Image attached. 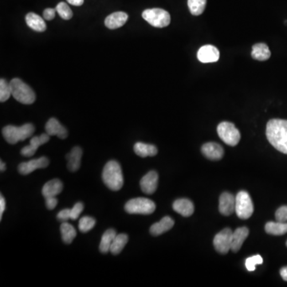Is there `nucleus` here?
<instances>
[{"label":"nucleus","instance_id":"2f4dec72","mask_svg":"<svg viewBox=\"0 0 287 287\" xmlns=\"http://www.w3.org/2000/svg\"><path fill=\"white\" fill-rule=\"evenodd\" d=\"M12 95L11 85L5 79L0 80V101L4 102L10 98Z\"/></svg>","mask_w":287,"mask_h":287},{"label":"nucleus","instance_id":"e433bc0d","mask_svg":"<svg viewBox=\"0 0 287 287\" xmlns=\"http://www.w3.org/2000/svg\"><path fill=\"white\" fill-rule=\"evenodd\" d=\"M57 219L61 222H67L70 219V209H63L57 215Z\"/></svg>","mask_w":287,"mask_h":287},{"label":"nucleus","instance_id":"4be33fe9","mask_svg":"<svg viewBox=\"0 0 287 287\" xmlns=\"http://www.w3.org/2000/svg\"><path fill=\"white\" fill-rule=\"evenodd\" d=\"M173 226L174 220L169 216H165L159 222L156 223L150 227V233L154 236H160L173 228Z\"/></svg>","mask_w":287,"mask_h":287},{"label":"nucleus","instance_id":"c03bdc74","mask_svg":"<svg viewBox=\"0 0 287 287\" xmlns=\"http://www.w3.org/2000/svg\"></svg>","mask_w":287,"mask_h":287},{"label":"nucleus","instance_id":"dca6fc26","mask_svg":"<svg viewBox=\"0 0 287 287\" xmlns=\"http://www.w3.org/2000/svg\"><path fill=\"white\" fill-rule=\"evenodd\" d=\"M46 131L49 136H57L60 139H65L68 136L67 129L54 117L48 121L46 125Z\"/></svg>","mask_w":287,"mask_h":287},{"label":"nucleus","instance_id":"6e6552de","mask_svg":"<svg viewBox=\"0 0 287 287\" xmlns=\"http://www.w3.org/2000/svg\"><path fill=\"white\" fill-rule=\"evenodd\" d=\"M236 212L242 220H247L254 212V205L249 194L241 191L236 196Z\"/></svg>","mask_w":287,"mask_h":287},{"label":"nucleus","instance_id":"f8f14e48","mask_svg":"<svg viewBox=\"0 0 287 287\" xmlns=\"http://www.w3.org/2000/svg\"><path fill=\"white\" fill-rule=\"evenodd\" d=\"M197 58L203 63H215L220 59V51L214 46H204L199 49Z\"/></svg>","mask_w":287,"mask_h":287},{"label":"nucleus","instance_id":"f03ea898","mask_svg":"<svg viewBox=\"0 0 287 287\" xmlns=\"http://www.w3.org/2000/svg\"><path fill=\"white\" fill-rule=\"evenodd\" d=\"M102 179L104 184L112 190L119 191L123 187L124 177L121 165L115 160H110L104 167L102 173Z\"/></svg>","mask_w":287,"mask_h":287},{"label":"nucleus","instance_id":"ea45409f","mask_svg":"<svg viewBox=\"0 0 287 287\" xmlns=\"http://www.w3.org/2000/svg\"><path fill=\"white\" fill-rule=\"evenodd\" d=\"M5 207H6L5 199L2 195H1L0 196V220H2V214L4 212Z\"/></svg>","mask_w":287,"mask_h":287},{"label":"nucleus","instance_id":"bb28decb","mask_svg":"<svg viewBox=\"0 0 287 287\" xmlns=\"http://www.w3.org/2000/svg\"><path fill=\"white\" fill-rule=\"evenodd\" d=\"M267 233L273 236H283L287 233V223L268 222L265 226Z\"/></svg>","mask_w":287,"mask_h":287},{"label":"nucleus","instance_id":"9d476101","mask_svg":"<svg viewBox=\"0 0 287 287\" xmlns=\"http://www.w3.org/2000/svg\"><path fill=\"white\" fill-rule=\"evenodd\" d=\"M49 165V159L46 157L38 159H32L28 162L21 163L18 167V170L22 175H28L38 168H45Z\"/></svg>","mask_w":287,"mask_h":287},{"label":"nucleus","instance_id":"7ed1b4c3","mask_svg":"<svg viewBox=\"0 0 287 287\" xmlns=\"http://www.w3.org/2000/svg\"><path fill=\"white\" fill-rule=\"evenodd\" d=\"M35 130L32 124H25L20 127L7 126L2 128V135L7 143L15 144L32 137Z\"/></svg>","mask_w":287,"mask_h":287},{"label":"nucleus","instance_id":"f257e3e1","mask_svg":"<svg viewBox=\"0 0 287 287\" xmlns=\"http://www.w3.org/2000/svg\"><path fill=\"white\" fill-rule=\"evenodd\" d=\"M267 137L272 146L287 154V120L272 119L267 125Z\"/></svg>","mask_w":287,"mask_h":287},{"label":"nucleus","instance_id":"ddd939ff","mask_svg":"<svg viewBox=\"0 0 287 287\" xmlns=\"http://www.w3.org/2000/svg\"><path fill=\"white\" fill-rule=\"evenodd\" d=\"M49 135L48 133H43L38 137H32L29 145L25 146L24 148L21 150V154L23 157H32L37 152L38 147L49 142Z\"/></svg>","mask_w":287,"mask_h":287},{"label":"nucleus","instance_id":"4c0bfd02","mask_svg":"<svg viewBox=\"0 0 287 287\" xmlns=\"http://www.w3.org/2000/svg\"><path fill=\"white\" fill-rule=\"evenodd\" d=\"M56 12V8L55 9H54V8H47L43 12V18L46 20L51 21L55 17Z\"/></svg>","mask_w":287,"mask_h":287},{"label":"nucleus","instance_id":"a878e982","mask_svg":"<svg viewBox=\"0 0 287 287\" xmlns=\"http://www.w3.org/2000/svg\"><path fill=\"white\" fill-rule=\"evenodd\" d=\"M117 235V232L113 229H109L103 234L99 246V249L101 253L107 254L110 252V247Z\"/></svg>","mask_w":287,"mask_h":287},{"label":"nucleus","instance_id":"b1692460","mask_svg":"<svg viewBox=\"0 0 287 287\" xmlns=\"http://www.w3.org/2000/svg\"><path fill=\"white\" fill-rule=\"evenodd\" d=\"M133 149L135 153L141 157H154L158 153L155 145L142 143V142H137L135 144Z\"/></svg>","mask_w":287,"mask_h":287},{"label":"nucleus","instance_id":"f704fd0d","mask_svg":"<svg viewBox=\"0 0 287 287\" xmlns=\"http://www.w3.org/2000/svg\"><path fill=\"white\" fill-rule=\"evenodd\" d=\"M84 205L82 203H77L73 208L70 209V220H76L79 219L81 212L83 211Z\"/></svg>","mask_w":287,"mask_h":287},{"label":"nucleus","instance_id":"6ab92c4d","mask_svg":"<svg viewBox=\"0 0 287 287\" xmlns=\"http://www.w3.org/2000/svg\"><path fill=\"white\" fill-rule=\"evenodd\" d=\"M82 157V149L77 146L72 148L65 158L68 160L67 168L71 172H76L81 166V159Z\"/></svg>","mask_w":287,"mask_h":287},{"label":"nucleus","instance_id":"a211bd4d","mask_svg":"<svg viewBox=\"0 0 287 287\" xmlns=\"http://www.w3.org/2000/svg\"><path fill=\"white\" fill-rule=\"evenodd\" d=\"M249 235V230L246 227H239L236 229V231L232 233V238H231V251L236 253L238 252L241 247L242 243L244 242L245 240L247 239Z\"/></svg>","mask_w":287,"mask_h":287},{"label":"nucleus","instance_id":"7c9ffc66","mask_svg":"<svg viewBox=\"0 0 287 287\" xmlns=\"http://www.w3.org/2000/svg\"><path fill=\"white\" fill-rule=\"evenodd\" d=\"M96 224V220L90 216H84L79 220V228L82 233H86L92 230Z\"/></svg>","mask_w":287,"mask_h":287},{"label":"nucleus","instance_id":"9b49d317","mask_svg":"<svg viewBox=\"0 0 287 287\" xmlns=\"http://www.w3.org/2000/svg\"><path fill=\"white\" fill-rule=\"evenodd\" d=\"M140 185L142 191L147 195H152L155 192L158 185V174L157 172L150 171L145 175H144L141 179Z\"/></svg>","mask_w":287,"mask_h":287},{"label":"nucleus","instance_id":"c9c22d12","mask_svg":"<svg viewBox=\"0 0 287 287\" xmlns=\"http://www.w3.org/2000/svg\"><path fill=\"white\" fill-rule=\"evenodd\" d=\"M277 221L287 223V206H283L277 210L275 213Z\"/></svg>","mask_w":287,"mask_h":287},{"label":"nucleus","instance_id":"473e14b6","mask_svg":"<svg viewBox=\"0 0 287 287\" xmlns=\"http://www.w3.org/2000/svg\"><path fill=\"white\" fill-rule=\"evenodd\" d=\"M56 11L61 18L64 20H69L73 17V12L65 2H59V4L57 5Z\"/></svg>","mask_w":287,"mask_h":287},{"label":"nucleus","instance_id":"1a4fd4ad","mask_svg":"<svg viewBox=\"0 0 287 287\" xmlns=\"http://www.w3.org/2000/svg\"><path fill=\"white\" fill-rule=\"evenodd\" d=\"M232 233L231 229L225 228L215 236L214 246L219 253L225 255L231 250Z\"/></svg>","mask_w":287,"mask_h":287},{"label":"nucleus","instance_id":"58836bf2","mask_svg":"<svg viewBox=\"0 0 287 287\" xmlns=\"http://www.w3.org/2000/svg\"><path fill=\"white\" fill-rule=\"evenodd\" d=\"M58 204V200L56 197L46 198V205L49 210H53L55 208Z\"/></svg>","mask_w":287,"mask_h":287},{"label":"nucleus","instance_id":"c756f323","mask_svg":"<svg viewBox=\"0 0 287 287\" xmlns=\"http://www.w3.org/2000/svg\"><path fill=\"white\" fill-rule=\"evenodd\" d=\"M207 0H188V6L193 16H200L206 7Z\"/></svg>","mask_w":287,"mask_h":287},{"label":"nucleus","instance_id":"423d86ee","mask_svg":"<svg viewBox=\"0 0 287 287\" xmlns=\"http://www.w3.org/2000/svg\"><path fill=\"white\" fill-rule=\"evenodd\" d=\"M125 210L129 214L150 215L155 211L156 204L147 198H135L126 203Z\"/></svg>","mask_w":287,"mask_h":287},{"label":"nucleus","instance_id":"5701e85b","mask_svg":"<svg viewBox=\"0 0 287 287\" xmlns=\"http://www.w3.org/2000/svg\"><path fill=\"white\" fill-rule=\"evenodd\" d=\"M26 23L31 29L34 30L35 32H44L47 30V24L44 19L33 12L27 14L26 16Z\"/></svg>","mask_w":287,"mask_h":287},{"label":"nucleus","instance_id":"393cba45","mask_svg":"<svg viewBox=\"0 0 287 287\" xmlns=\"http://www.w3.org/2000/svg\"><path fill=\"white\" fill-rule=\"evenodd\" d=\"M271 55V50L267 44L265 43H258L252 47L251 56L254 59L258 61H266L270 59Z\"/></svg>","mask_w":287,"mask_h":287},{"label":"nucleus","instance_id":"f3484780","mask_svg":"<svg viewBox=\"0 0 287 287\" xmlns=\"http://www.w3.org/2000/svg\"><path fill=\"white\" fill-rule=\"evenodd\" d=\"M128 16L122 12H114L107 16L105 25L109 29L115 30L122 27L128 20Z\"/></svg>","mask_w":287,"mask_h":287},{"label":"nucleus","instance_id":"39448f33","mask_svg":"<svg viewBox=\"0 0 287 287\" xmlns=\"http://www.w3.org/2000/svg\"><path fill=\"white\" fill-rule=\"evenodd\" d=\"M142 17L151 26L157 28L168 27L171 23L170 14L160 8H153L144 11Z\"/></svg>","mask_w":287,"mask_h":287},{"label":"nucleus","instance_id":"79ce46f5","mask_svg":"<svg viewBox=\"0 0 287 287\" xmlns=\"http://www.w3.org/2000/svg\"><path fill=\"white\" fill-rule=\"evenodd\" d=\"M280 274L282 276V278H283V280L287 281V267H283L280 270Z\"/></svg>","mask_w":287,"mask_h":287},{"label":"nucleus","instance_id":"c85d7f7f","mask_svg":"<svg viewBox=\"0 0 287 287\" xmlns=\"http://www.w3.org/2000/svg\"><path fill=\"white\" fill-rule=\"evenodd\" d=\"M60 230L63 242L66 244H70L77 236L75 228L67 222H63L61 225Z\"/></svg>","mask_w":287,"mask_h":287},{"label":"nucleus","instance_id":"cd10ccee","mask_svg":"<svg viewBox=\"0 0 287 287\" xmlns=\"http://www.w3.org/2000/svg\"><path fill=\"white\" fill-rule=\"evenodd\" d=\"M128 237L126 234H118L112 241L110 252L112 255H119L128 242Z\"/></svg>","mask_w":287,"mask_h":287},{"label":"nucleus","instance_id":"a19ab883","mask_svg":"<svg viewBox=\"0 0 287 287\" xmlns=\"http://www.w3.org/2000/svg\"><path fill=\"white\" fill-rule=\"evenodd\" d=\"M66 1L70 4L73 5V6H76V7L81 6L84 3V0H66Z\"/></svg>","mask_w":287,"mask_h":287},{"label":"nucleus","instance_id":"0eeeda50","mask_svg":"<svg viewBox=\"0 0 287 287\" xmlns=\"http://www.w3.org/2000/svg\"><path fill=\"white\" fill-rule=\"evenodd\" d=\"M217 132L220 139L230 146H236L239 142L241 135L234 124L223 121L218 126Z\"/></svg>","mask_w":287,"mask_h":287},{"label":"nucleus","instance_id":"37998d69","mask_svg":"<svg viewBox=\"0 0 287 287\" xmlns=\"http://www.w3.org/2000/svg\"><path fill=\"white\" fill-rule=\"evenodd\" d=\"M0 165H1V168H0L1 172H4V171L6 170V164H5V163L1 161L0 162Z\"/></svg>","mask_w":287,"mask_h":287},{"label":"nucleus","instance_id":"72a5a7b5","mask_svg":"<svg viewBox=\"0 0 287 287\" xmlns=\"http://www.w3.org/2000/svg\"><path fill=\"white\" fill-rule=\"evenodd\" d=\"M263 263V259L262 256L257 255H254L247 258L245 264H246V268L248 271H254L255 270L256 265L262 264Z\"/></svg>","mask_w":287,"mask_h":287},{"label":"nucleus","instance_id":"412c9836","mask_svg":"<svg viewBox=\"0 0 287 287\" xmlns=\"http://www.w3.org/2000/svg\"><path fill=\"white\" fill-rule=\"evenodd\" d=\"M173 209L184 217H189L194 212V204L188 199H179L173 203Z\"/></svg>","mask_w":287,"mask_h":287},{"label":"nucleus","instance_id":"aec40b11","mask_svg":"<svg viewBox=\"0 0 287 287\" xmlns=\"http://www.w3.org/2000/svg\"><path fill=\"white\" fill-rule=\"evenodd\" d=\"M63 189V184L61 180L58 179H52L50 181L46 183L43 186V196L45 198L56 197L59 195Z\"/></svg>","mask_w":287,"mask_h":287},{"label":"nucleus","instance_id":"2eb2a0df","mask_svg":"<svg viewBox=\"0 0 287 287\" xmlns=\"http://www.w3.org/2000/svg\"><path fill=\"white\" fill-rule=\"evenodd\" d=\"M202 153L207 159L211 160H219L222 159L224 154V151L222 146L217 143L209 142L204 144L201 148Z\"/></svg>","mask_w":287,"mask_h":287},{"label":"nucleus","instance_id":"20e7f679","mask_svg":"<svg viewBox=\"0 0 287 287\" xmlns=\"http://www.w3.org/2000/svg\"><path fill=\"white\" fill-rule=\"evenodd\" d=\"M12 95L16 101L24 105H32L36 100L35 93L29 85L19 79H13L10 81Z\"/></svg>","mask_w":287,"mask_h":287},{"label":"nucleus","instance_id":"4468645a","mask_svg":"<svg viewBox=\"0 0 287 287\" xmlns=\"http://www.w3.org/2000/svg\"><path fill=\"white\" fill-rule=\"evenodd\" d=\"M219 210L222 215H231L236 211V197L229 192H223L220 197Z\"/></svg>","mask_w":287,"mask_h":287}]
</instances>
